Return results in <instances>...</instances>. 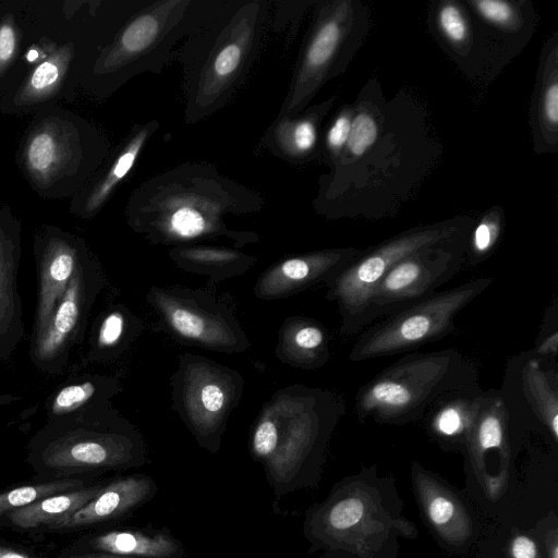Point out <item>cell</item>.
I'll list each match as a JSON object with an SVG mask.
<instances>
[{"instance_id":"obj_1","label":"cell","mask_w":558,"mask_h":558,"mask_svg":"<svg viewBox=\"0 0 558 558\" xmlns=\"http://www.w3.org/2000/svg\"><path fill=\"white\" fill-rule=\"evenodd\" d=\"M476 385L475 364L457 349L409 353L359 388L354 413L360 423L405 425L445 397Z\"/></svg>"},{"instance_id":"obj_2","label":"cell","mask_w":558,"mask_h":558,"mask_svg":"<svg viewBox=\"0 0 558 558\" xmlns=\"http://www.w3.org/2000/svg\"><path fill=\"white\" fill-rule=\"evenodd\" d=\"M493 281L489 277L475 278L371 324L353 343L349 360L362 362L405 353L446 337L458 315Z\"/></svg>"},{"instance_id":"obj_3","label":"cell","mask_w":558,"mask_h":558,"mask_svg":"<svg viewBox=\"0 0 558 558\" xmlns=\"http://www.w3.org/2000/svg\"><path fill=\"white\" fill-rule=\"evenodd\" d=\"M458 226L421 228L397 235L362 252L328 284L341 317L340 332L353 336L365 329L371 298L384 276L401 259L425 247L461 238Z\"/></svg>"},{"instance_id":"obj_4","label":"cell","mask_w":558,"mask_h":558,"mask_svg":"<svg viewBox=\"0 0 558 558\" xmlns=\"http://www.w3.org/2000/svg\"><path fill=\"white\" fill-rule=\"evenodd\" d=\"M464 257L461 236L401 259L376 287L366 312L365 328L435 293L458 274Z\"/></svg>"},{"instance_id":"obj_5","label":"cell","mask_w":558,"mask_h":558,"mask_svg":"<svg viewBox=\"0 0 558 558\" xmlns=\"http://www.w3.org/2000/svg\"><path fill=\"white\" fill-rule=\"evenodd\" d=\"M29 461L37 481L86 480L84 475L137 466L144 457L125 437L65 434L36 447Z\"/></svg>"},{"instance_id":"obj_6","label":"cell","mask_w":558,"mask_h":558,"mask_svg":"<svg viewBox=\"0 0 558 558\" xmlns=\"http://www.w3.org/2000/svg\"><path fill=\"white\" fill-rule=\"evenodd\" d=\"M509 417L527 415L558 439V363L532 350L512 356L500 389ZM515 418V417H514Z\"/></svg>"},{"instance_id":"obj_7","label":"cell","mask_w":558,"mask_h":558,"mask_svg":"<svg viewBox=\"0 0 558 558\" xmlns=\"http://www.w3.org/2000/svg\"><path fill=\"white\" fill-rule=\"evenodd\" d=\"M151 477L129 475L106 483L102 489L70 515L54 520L45 532H70L119 519L150 499L156 492Z\"/></svg>"},{"instance_id":"obj_8","label":"cell","mask_w":558,"mask_h":558,"mask_svg":"<svg viewBox=\"0 0 558 558\" xmlns=\"http://www.w3.org/2000/svg\"><path fill=\"white\" fill-rule=\"evenodd\" d=\"M361 253L362 251L350 247L289 258L263 277L258 293L265 298H274L320 282L329 284Z\"/></svg>"},{"instance_id":"obj_9","label":"cell","mask_w":558,"mask_h":558,"mask_svg":"<svg viewBox=\"0 0 558 558\" xmlns=\"http://www.w3.org/2000/svg\"><path fill=\"white\" fill-rule=\"evenodd\" d=\"M65 553H106L132 558H180L182 544L160 531L111 530L76 538Z\"/></svg>"},{"instance_id":"obj_10","label":"cell","mask_w":558,"mask_h":558,"mask_svg":"<svg viewBox=\"0 0 558 558\" xmlns=\"http://www.w3.org/2000/svg\"><path fill=\"white\" fill-rule=\"evenodd\" d=\"M483 392L476 385L436 402L423 417L427 432L441 442L464 445Z\"/></svg>"},{"instance_id":"obj_11","label":"cell","mask_w":558,"mask_h":558,"mask_svg":"<svg viewBox=\"0 0 558 558\" xmlns=\"http://www.w3.org/2000/svg\"><path fill=\"white\" fill-rule=\"evenodd\" d=\"M104 486L105 484H89L50 495L13 511L5 522L20 530H43L54 520L70 515L82 508L95 498Z\"/></svg>"},{"instance_id":"obj_12","label":"cell","mask_w":558,"mask_h":558,"mask_svg":"<svg viewBox=\"0 0 558 558\" xmlns=\"http://www.w3.org/2000/svg\"><path fill=\"white\" fill-rule=\"evenodd\" d=\"M163 314L171 328L180 336L213 347H230L233 339L228 326L210 314L190 305L166 302Z\"/></svg>"},{"instance_id":"obj_13","label":"cell","mask_w":558,"mask_h":558,"mask_svg":"<svg viewBox=\"0 0 558 558\" xmlns=\"http://www.w3.org/2000/svg\"><path fill=\"white\" fill-rule=\"evenodd\" d=\"M341 26L336 20H327L316 31L305 52L299 80L295 85L294 99L290 108L294 107L298 99L303 98L311 90L314 81L322 74L335 54L341 39Z\"/></svg>"},{"instance_id":"obj_14","label":"cell","mask_w":558,"mask_h":558,"mask_svg":"<svg viewBox=\"0 0 558 558\" xmlns=\"http://www.w3.org/2000/svg\"><path fill=\"white\" fill-rule=\"evenodd\" d=\"M88 484V480L68 478L57 481H36L0 492V523L15 510L26 507L39 499L66 492Z\"/></svg>"},{"instance_id":"obj_15","label":"cell","mask_w":558,"mask_h":558,"mask_svg":"<svg viewBox=\"0 0 558 558\" xmlns=\"http://www.w3.org/2000/svg\"><path fill=\"white\" fill-rule=\"evenodd\" d=\"M77 279L73 278L63 293L58 307L54 308L49 324L39 343V352L43 356L50 355L64 342L73 330L78 318Z\"/></svg>"},{"instance_id":"obj_16","label":"cell","mask_w":558,"mask_h":558,"mask_svg":"<svg viewBox=\"0 0 558 558\" xmlns=\"http://www.w3.org/2000/svg\"><path fill=\"white\" fill-rule=\"evenodd\" d=\"M74 269V255L69 250L56 253L43 272L40 298V324L44 328L54 312V306L66 290Z\"/></svg>"},{"instance_id":"obj_17","label":"cell","mask_w":558,"mask_h":558,"mask_svg":"<svg viewBox=\"0 0 558 558\" xmlns=\"http://www.w3.org/2000/svg\"><path fill=\"white\" fill-rule=\"evenodd\" d=\"M160 21L156 14L146 13L132 21L121 35L119 52L134 56L147 49L157 38Z\"/></svg>"},{"instance_id":"obj_18","label":"cell","mask_w":558,"mask_h":558,"mask_svg":"<svg viewBox=\"0 0 558 558\" xmlns=\"http://www.w3.org/2000/svg\"><path fill=\"white\" fill-rule=\"evenodd\" d=\"M145 140L146 131H142L125 147V149L116 160L102 184L92 195L89 199V208H96L99 206L106 199L114 185L126 175V173L132 168Z\"/></svg>"},{"instance_id":"obj_19","label":"cell","mask_w":558,"mask_h":558,"mask_svg":"<svg viewBox=\"0 0 558 558\" xmlns=\"http://www.w3.org/2000/svg\"><path fill=\"white\" fill-rule=\"evenodd\" d=\"M280 143L284 150L292 155L308 151L316 142V130L308 120L286 122L278 130Z\"/></svg>"},{"instance_id":"obj_20","label":"cell","mask_w":558,"mask_h":558,"mask_svg":"<svg viewBox=\"0 0 558 558\" xmlns=\"http://www.w3.org/2000/svg\"><path fill=\"white\" fill-rule=\"evenodd\" d=\"M500 232L498 220L484 219L474 230L470 241L468 263L476 266L489 256Z\"/></svg>"},{"instance_id":"obj_21","label":"cell","mask_w":558,"mask_h":558,"mask_svg":"<svg viewBox=\"0 0 558 558\" xmlns=\"http://www.w3.org/2000/svg\"><path fill=\"white\" fill-rule=\"evenodd\" d=\"M364 512V506L357 498L348 497L337 501L326 512L325 522L328 530L344 531L357 524Z\"/></svg>"},{"instance_id":"obj_22","label":"cell","mask_w":558,"mask_h":558,"mask_svg":"<svg viewBox=\"0 0 558 558\" xmlns=\"http://www.w3.org/2000/svg\"><path fill=\"white\" fill-rule=\"evenodd\" d=\"M558 306L557 301L546 310L532 351L542 356L558 359Z\"/></svg>"},{"instance_id":"obj_23","label":"cell","mask_w":558,"mask_h":558,"mask_svg":"<svg viewBox=\"0 0 558 558\" xmlns=\"http://www.w3.org/2000/svg\"><path fill=\"white\" fill-rule=\"evenodd\" d=\"M208 223L205 217L196 209L182 207L175 210L169 218L170 232L181 239H193L207 230Z\"/></svg>"},{"instance_id":"obj_24","label":"cell","mask_w":558,"mask_h":558,"mask_svg":"<svg viewBox=\"0 0 558 558\" xmlns=\"http://www.w3.org/2000/svg\"><path fill=\"white\" fill-rule=\"evenodd\" d=\"M377 137V125L367 113H359L352 121L348 148L355 156L363 155Z\"/></svg>"},{"instance_id":"obj_25","label":"cell","mask_w":558,"mask_h":558,"mask_svg":"<svg viewBox=\"0 0 558 558\" xmlns=\"http://www.w3.org/2000/svg\"><path fill=\"white\" fill-rule=\"evenodd\" d=\"M280 441V428L272 418H263L253 435V452L258 459L269 460L274 457Z\"/></svg>"},{"instance_id":"obj_26","label":"cell","mask_w":558,"mask_h":558,"mask_svg":"<svg viewBox=\"0 0 558 558\" xmlns=\"http://www.w3.org/2000/svg\"><path fill=\"white\" fill-rule=\"evenodd\" d=\"M56 150L57 146L51 135L47 133L37 134L28 146V165L37 172L47 171L54 163Z\"/></svg>"},{"instance_id":"obj_27","label":"cell","mask_w":558,"mask_h":558,"mask_svg":"<svg viewBox=\"0 0 558 558\" xmlns=\"http://www.w3.org/2000/svg\"><path fill=\"white\" fill-rule=\"evenodd\" d=\"M94 391V385L88 381L68 386L57 395L53 402V411L56 413L71 411L87 401L93 396Z\"/></svg>"},{"instance_id":"obj_28","label":"cell","mask_w":558,"mask_h":558,"mask_svg":"<svg viewBox=\"0 0 558 558\" xmlns=\"http://www.w3.org/2000/svg\"><path fill=\"white\" fill-rule=\"evenodd\" d=\"M439 25L445 35L453 43H461L468 35L465 20L459 9L452 4L445 5L439 12Z\"/></svg>"},{"instance_id":"obj_29","label":"cell","mask_w":558,"mask_h":558,"mask_svg":"<svg viewBox=\"0 0 558 558\" xmlns=\"http://www.w3.org/2000/svg\"><path fill=\"white\" fill-rule=\"evenodd\" d=\"M60 70L52 60L41 63L33 73L28 83V93L35 96L44 95L51 90L59 80Z\"/></svg>"},{"instance_id":"obj_30","label":"cell","mask_w":558,"mask_h":558,"mask_svg":"<svg viewBox=\"0 0 558 558\" xmlns=\"http://www.w3.org/2000/svg\"><path fill=\"white\" fill-rule=\"evenodd\" d=\"M201 410L206 414H221L227 404V395L222 387L214 381H208L202 386L197 395Z\"/></svg>"},{"instance_id":"obj_31","label":"cell","mask_w":558,"mask_h":558,"mask_svg":"<svg viewBox=\"0 0 558 558\" xmlns=\"http://www.w3.org/2000/svg\"><path fill=\"white\" fill-rule=\"evenodd\" d=\"M242 58V48L235 44L225 46L216 56L213 71L218 78H228L239 66Z\"/></svg>"},{"instance_id":"obj_32","label":"cell","mask_w":558,"mask_h":558,"mask_svg":"<svg viewBox=\"0 0 558 558\" xmlns=\"http://www.w3.org/2000/svg\"><path fill=\"white\" fill-rule=\"evenodd\" d=\"M181 256L184 258V259H189L190 262L192 263H196V264H199V265H204V264H207V265H218V266H221V265H225V264H230L232 260L236 259L239 256L238 254L231 252V251H225V250H210V248H205V250H190V251H184L181 253Z\"/></svg>"},{"instance_id":"obj_33","label":"cell","mask_w":558,"mask_h":558,"mask_svg":"<svg viewBox=\"0 0 558 558\" xmlns=\"http://www.w3.org/2000/svg\"><path fill=\"white\" fill-rule=\"evenodd\" d=\"M477 12L487 21L495 24H507L512 19L509 3L500 0H481L473 3Z\"/></svg>"},{"instance_id":"obj_34","label":"cell","mask_w":558,"mask_h":558,"mask_svg":"<svg viewBox=\"0 0 558 558\" xmlns=\"http://www.w3.org/2000/svg\"><path fill=\"white\" fill-rule=\"evenodd\" d=\"M124 319L120 313H111L101 324L99 330V343L101 345H113L123 332Z\"/></svg>"},{"instance_id":"obj_35","label":"cell","mask_w":558,"mask_h":558,"mask_svg":"<svg viewBox=\"0 0 558 558\" xmlns=\"http://www.w3.org/2000/svg\"><path fill=\"white\" fill-rule=\"evenodd\" d=\"M454 514L453 502L444 496L434 497L428 504V515L437 525H445Z\"/></svg>"},{"instance_id":"obj_36","label":"cell","mask_w":558,"mask_h":558,"mask_svg":"<svg viewBox=\"0 0 558 558\" xmlns=\"http://www.w3.org/2000/svg\"><path fill=\"white\" fill-rule=\"evenodd\" d=\"M351 120L348 116H340L330 128L327 136L328 145L332 149H339L348 141Z\"/></svg>"},{"instance_id":"obj_37","label":"cell","mask_w":558,"mask_h":558,"mask_svg":"<svg viewBox=\"0 0 558 558\" xmlns=\"http://www.w3.org/2000/svg\"><path fill=\"white\" fill-rule=\"evenodd\" d=\"M543 111L547 123L555 126L558 122V85L556 82H553L545 92Z\"/></svg>"},{"instance_id":"obj_38","label":"cell","mask_w":558,"mask_h":558,"mask_svg":"<svg viewBox=\"0 0 558 558\" xmlns=\"http://www.w3.org/2000/svg\"><path fill=\"white\" fill-rule=\"evenodd\" d=\"M16 45L15 32L10 25L0 28V65L7 63L14 53Z\"/></svg>"},{"instance_id":"obj_39","label":"cell","mask_w":558,"mask_h":558,"mask_svg":"<svg viewBox=\"0 0 558 558\" xmlns=\"http://www.w3.org/2000/svg\"><path fill=\"white\" fill-rule=\"evenodd\" d=\"M512 555L514 558H535L534 542L526 536H518L512 543Z\"/></svg>"},{"instance_id":"obj_40","label":"cell","mask_w":558,"mask_h":558,"mask_svg":"<svg viewBox=\"0 0 558 558\" xmlns=\"http://www.w3.org/2000/svg\"><path fill=\"white\" fill-rule=\"evenodd\" d=\"M54 558H132L106 553H65L62 551Z\"/></svg>"},{"instance_id":"obj_41","label":"cell","mask_w":558,"mask_h":558,"mask_svg":"<svg viewBox=\"0 0 558 558\" xmlns=\"http://www.w3.org/2000/svg\"><path fill=\"white\" fill-rule=\"evenodd\" d=\"M0 558H37L25 550L0 543Z\"/></svg>"}]
</instances>
